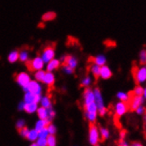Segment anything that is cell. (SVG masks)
Listing matches in <instances>:
<instances>
[{"label":"cell","mask_w":146,"mask_h":146,"mask_svg":"<svg viewBox=\"0 0 146 146\" xmlns=\"http://www.w3.org/2000/svg\"><path fill=\"white\" fill-rule=\"evenodd\" d=\"M37 137H38V132L36 129H32L29 132L27 138H29V140L30 141H35L36 139H37Z\"/></svg>","instance_id":"25"},{"label":"cell","mask_w":146,"mask_h":146,"mask_svg":"<svg viewBox=\"0 0 146 146\" xmlns=\"http://www.w3.org/2000/svg\"><path fill=\"white\" fill-rule=\"evenodd\" d=\"M63 68H64V71L66 74H73L74 72V69H73V68L67 66H63Z\"/></svg>","instance_id":"40"},{"label":"cell","mask_w":146,"mask_h":146,"mask_svg":"<svg viewBox=\"0 0 146 146\" xmlns=\"http://www.w3.org/2000/svg\"><path fill=\"white\" fill-rule=\"evenodd\" d=\"M54 82H55V77H54V74L51 73V72H47L45 73V75H44V81L42 82H44L48 85V89L49 90H51V89L53 88V84H54ZM48 90V91H49Z\"/></svg>","instance_id":"13"},{"label":"cell","mask_w":146,"mask_h":146,"mask_svg":"<svg viewBox=\"0 0 146 146\" xmlns=\"http://www.w3.org/2000/svg\"><path fill=\"white\" fill-rule=\"evenodd\" d=\"M118 98L121 99L122 102H127V94L119 92V93H118Z\"/></svg>","instance_id":"37"},{"label":"cell","mask_w":146,"mask_h":146,"mask_svg":"<svg viewBox=\"0 0 146 146\" xmlns=\"http://www.w3.org/2000/svg\"><path fill=\"white\" fill-rule=\"evenodd\" d=\"M104 44H105V45H106V47H108V48H111V47H115V46H116V42H115L114 41H113V40H110V39L106 40V41L104 42Z\"/></svg>","instance_id":"34"},{"label":"cell","mask_w":146,"mask_h":146,"mask_svg":"<svg viewBox=\"0 0 146 146\" xmlns=\"http://www.w3.org/2000/svg\"><path fill=\"white\" fill-rule=\"evenodd\" d=\"M18 131H19V133H20V135H21V136L25 137V138H27V137H28V135H29V130L28 129V127H23L22 128H21V129L18 130Z\"/></svg>","instance_id":"31"},{"label":"cell","mask_w":146,"mask_h":146,"mask_svg":"<svg viewBox=\"0 0 146 146\" xmlns=\"http://www.w3.org/2000/svg\"><path fill=\"white\" fill-rule=\"evenodd\" d=\"M131 73L136 84H139L146 81V66H143L139 68L134 63L133 67L131 69Z\"/></svg>","instance_id":"2"},{"label":"cell","mask_w":146,"mask_h":146,"mask_svg":"<svg viewBox=\"0 0 146 146\" xmlns=\"http://www.w3.org/2000/svg\"><path fill=\"white\" fill-rule=\"evenodd\" d=\"M48 135H49V132L47 130V127L46 128H44V129H42L41 131L38 132L39 138H47Z\"/></svg>","instance_id":"32"},{"label":"cell","mask_w":146,"mask_h":146,"mask_svg":"<svg viewBox=\"0 0 146 146\" xmlns=\"http://www.w3.org/2000/svg\"><path fill=\"white\" fill-rule=\"evenodd\" d=\"M83 97H84V106L91 104V103L95 102V96H94V92L90 88H87L84 90Z\"/></svg>","instance_id":"11"},{"label":"cell","mask_w":146,"mask_h":146,"mask_svg":"<svg viewBox=\"0 0 146 146\" xmlns=\"http://www.w3.org/2000/svg\"><path fill=\"white\" fill-rule=\"evenodd\" d=\"M44 75H45V72L42 71V70H39V71H37L35 74V77H36V81H38V82H42V81H44Z\"/></svg>","instance_id":"28"},{"label":"cell","mask_w":146,"mask_h":146,"mask_svg":"<svg viewBox=\"0 0 146 146\" xmlns=\"http://www.w3.org/2000/svg\"><path fill=\"white\" fill-rule=\"evenodd\" d=\"M55 55V44H48L42 53V59L44 63H49L51 59H53Z\"/></svg>","instance_id":"4"},{"label":"cell","mask_w":146,"mask_h":146,"mask_svg":"<svg viewBox=\"0 0 146 146\" xmlns=\"http://www.w3.org/2000/svg\"><path fill=\"white\" fill-rule=\"evenodd\" d=\"M89 129H90V143L92 145L96 146L98 145V143L99 141V135H98V127L95 122H90Z\"/></svg>","instance_id":"6"},{"label":"cell","mask_w":146,"mask_h":146,"mask_svg":"<svg viewBox=\"0 0 146 146\" xmlns=\"http://www.w3.org/2000/svg\"><path fill=\"white\" fill-rule=\"evenodd\" d=\"M44 61H42V58L37 57L36 58L32 59V60H29L26 61V66H27L28 69L30 72H34V71H39L42 70V68L44 67Z\"/></svg>","instance_id":"5"},{"label":"cell","mask_w":146,"mask_h":146,"mask_svg":"<svg viewBox=\"0 0 146 146\" xmlns=\"http://www.w3.org/2000/svg\"><path fill=\"white\" fill-rule=\"evenodd\" d=\"M106 61V59L105 56H103V55H99V56H97V57H90L89 58V63L90 64H95V65H98L99 66H105Z\"/></svg>","instance_id":"14"},{"label":"cell","mask_w":146,"mask_h":146,"mask_svg":"<svg viewBox=\"0 0 146 146\" xmlns=\"http://www.w3.org/2000/svg\"><path fill=\"white\" fill-rule=\"evenodd\" d=\"M143 96H144V98H146V89L143 90Z\"/></svg>","instance_id":"47"},{"label":"cell","mask_w":146,"mask_h":146,"mask_svg":"<svg viewBox=\"0 0 146 146\" xmlns=\"http://www.w3.org/2000/svg\"><path fill=\"white\" fill-rule=\"evenodd\" d=\"M61 59L63 60L62 66H67L73 68V69H74V68L77 66V63H78V61H77V59L73 56L66 55L65 57H62Z\"/></svg>","instance_id":"10"},{"label":"cell","mask_w":146,"mask_h":146,"mask_svg":"<svg viewBox=\"0 0 146 146\" xmlns=\"http://www.w3.org/2000/svg\"><path fill=\"white\" fill-rule=\"evenodd\" d=\"M23 127H25V121H23V119H21V121H18L16 123V127L17 129L20 130L21 128H22Z\"/></svg>","instance_id":"39"},{"label":"cell","mask_w":146,"mask_h":146,"mask_svg":"<svg viewBox=\"0 0 146 146\" xmlns=\"http://www.w3.org/2000/svg\"><path fill=\"white\" fill-rule=\"evenodd\" d=\"M144 131H145V133H146V122H145V127H144Z\"/></svg>","instance_id":"49"},{"label":"cell","mask_w":146,"mask_h":146,"mask_svg":"<svg viewBox=\"0 0 146 146\" xmlns=\"http://www.w3.org/2000/svg\"><path fill=\"white\" fill-rule=\"evenodd\" d=\"M113 75V73L110 70V68L106 66H102L100 67V76L103 79H109Z\"/></svg>","instance_id":"15"},{"label":"cell","mask_w":146,"mask_h":146,"mask_svg":"<svg viewBox=\"0 0 146 146\" xmlns=\"http://www.w3.org/2000/svg\"><path fill=\"white\" fill-rule=\"evenodd\" d=\"M40 102H41L42 107H45L47 109L51 108V101L50 99V97H44V98H41Z\"/></svg>","instance_id":"24"},{"label":"cell","mask_w":146,"mask_h":146,"mask_svg":"<svg viewBox=\"0 0 146 146\" xmlns=\"http://www.w3.org/2000/svg\"><path fill=\"white\" fill-rule=\"evenodd\" d=\"M19 59V51L18 50H13L10 54L8 55V60L11 63H14Z\"/></svg>","instance_id":"22"},{"label":"cell","mask_w":146,"mask_h":146,"mask_svg":"<svg viewBox=\"0 0 146 146\" xmlns=\"http://www.w3.org/2000/svg\"><path fill=\"white\" fill-rule=\"evenodd\" d=\"M26 92H31L33 94H36V95H41L42 93V88L41 86L36 82H31L28 84V86L24 89Z\"/></svg>","instance_id":"9"},{"label":"cell","mask_w":146,"mask_h":146,"mask_svg":"<svg viewBox=\"0 0 146 146\" xmlns=\"http://www.w3.org/2000/svg\"><path fill=\"white\" fill-rule=\"evenodd\" d=\"M125 135H126V131H121V140H124V136H125Z\"/></svg>","instance_id":"44"},{"label":"cell","mask_w":146,"mask_h":146,"mask_svg":"<svg viewBox=\"0 0 146 146\" xmlns=\"http://www.w3.org/2000/svg\"><path fill=\"white\" fill-rule=\"evenodd\" d=\"M90 82H91V79H90V76H86L85 78L82 80V84H81V86H84V87H86V86H89L90 85Z\"/></svg>","instance_id":"35"},{"label":"cell","mask_w":146,"mask_h":146,"mask_svg":"<svg viewBox=\"0 0 146 146\" xmlns=\"http://www.w3.org/2000/svg\"><path fill=\"white\" fill-rule=\"evenodd\" d=\"M30 146H37V144H36V143H33V144H31Z\"/></svg>","instance_id":"48"},{"label":"cell","mask_w":146,"mask_h":146,"mask_svg":"<svg viewBox=\"0 0 146 146\" xmlns=\"http://www.w3.org/2000/svg\"><path fill=\"white\" fill-rule=\"evenodd\" d=\"M24 104H25V103H21V104L19 105V109H20V110L24 109Z\"/></svg>","instance_id":"45"},{"label":"cell","mask_w":146,"mask_h":146,"mask_svg":"<svg viewBox=\"0 0 146 146\" xmlns=\"http://www.w3.org/2000/svg\"><path fill=\"white\" fill-rule=\"evenodd\" d=\"M47 130L49 132V134L50 135H54L56 133V127H54V125L52 124H49L48 127H47Z\"/></svg>","instance_id":"36"},{"label":"cell","mask_w":146,"mask_h":146,"mask_svg":"<svg viewBox=\"0 0 146 146\" xmlns=\"http://www.w3.org/2000/svg\"><path fill=\"white\" fill-rule=\"evenodd\" d=\"M36 144H37V146H47L46 138H39Z\"/></svg>","instance_id":"38"},{"label":"cell","mask_w":146,"mask_h":146,"mask_svg":"<svg viewBox=\"0 0 146 146\" xmlns=\"http://www.w3.org/2000/svg\"><path fill=\"white\" fill-rule=\"evenodd\" d=\"M144 110H145V108H144V107H143V106H139L138 108L136 109V111H137V113H138V114H142V113H144Z\"/></svg>","instance_id":"41"},{"label":"cell","mask_w":146,"mask_h":146,"mask_svg":"<svg viewBox=\"0 0 146 146\" xmlns=\"http://www.w3.org/2000/svg\"><path fill=\"white\" fill-rule=\"evenodd\" d=\"M24 110L28 113H33L34 111L37 110V104H35V103H25Z\"/></svg>","instance_id":"17"},{"label":"cell","mask_w":146,"mask_h":146,"mask_svg":"<svg viewBox=\"0 0 146 146\" xmlns=\"http://www.w3.org/2000/svg\"><path fill=\"white\" fill-rule=\"evenodd\" d=\"M29 58V52L27 50H21V51H19V59L22 62H26L28 61Z\"/></svg>","instance_id":"23"},{"label":"cell","mask_w":146,"mask_h":146,"mask_svg":"<svg viewBox=\"0 0 146 146\" xmlns=\"http://www.w3.org/2000/svg\"><path fill=\"white\" fill-rule=\"evenodd\" d=\"M94 96H95V101H96L97 107L98 109V113H99V114L101 116H104L106 114V109L104 106V104H103L101 92H100L98 88L95 89V90H94Z\"/></svg>","instance_id":"7"},{"label":"cell","mask_w":146,"mask_h":146,"mask_svg":"<svg viewBox=\"0 0 146 146\" xmlns=\"http://www.w3.org/2000/svg\"><path fill=\"white\" fill-rule=\"evenodd\" d=\"M119 146H127V144L124 142V140H119Z\"/></svg>","instance_id":"43"},{"label":"cell","mask_w":146,"mask_h":146,"mask_svg":"<svg viewBox=\"0 0 146 146\" xmlns=\"http://www.w3.org/2000/svg\"><path fill=\"white\" fill-rule=\"evenodd\" d=\"M100 133H101V141H105L109 137V131L106 128H100Z\"/></svg>","instance_id":"30"},{"label":"cell","mask_w":146,"mask_h":146,"mask_svg":"<svg viewBox=\"0 0 146 146\" xmlns=\"http://www.w3.org/2000/svg\"><path fill=\"white\" fill-rule=\"evenodd\" d=\"M49 124H50V121H48L47 119H40L39 121H37V123L36 125V130L37 132H39L42 129H44V128H46Z\"/></svg>","instance_id":"18"},{"label":"cell","mask_w":146,"mask_h":146,"mask_svg":"<svg viewBox=\"0 0 146 146\" xmlns=\"http://www.w3.org/2000/svg\"><path fill=\"white\" fill-rule=\"evenodd\" d=\"M127 110L131 111H136V109L143 104V97L136 96L134 91H129L127 94Z\"/></svg>","instance_id":"1"},{"label":"cell","mask_w":146,"mask_h":146,"mask_svg":"<svg viewBox=\"0 0 146 146\" xmlns=\"http://www.w3.org/2000/svg\"><path fill=\"white\" fill-rule=\"evenodd\" d=\"M56 17H57L56 13H54V12H48V13H45L44 15H42V21H44V22H45V21H50L55 20Z\"/></svg>","instance_id":"20"},{"label":"cell","mask_w":146,"mask_h":146,"mask_svg":"<svg viewBox=\"0 0 146 146\" xmlns=\"http://www.w3.org/2000/svg\"><path fill=\"white\" fill-rule=\"evenodd\" d=\"M133 91L136 96H143V89L139 85H137Z\"/></svg>","instance_id":"33"},{"label":"cell","mask_w":146,"mask_h":146,"mask_svg":"<svg viewBox=\"0 0 146 146\" xmlns=\"http://www.w3.org/2000/svg\"><path fill=\"white\" fill-rule=\"evenodd\" d=\"M41 98V95H36V94H33L31 92H26L24 97L25 103H35V104L40 102Z\"/></svg>","instance_id":"12"},{"label":"cell","mask_w":146,"mask_h":146,"mask_svg":"<svg viewBox=\"0 0 146 146\" xmlns=\"http://www.w3.org/2000/svg\"><path fill=\"white\" fill-rule=\"evenodd\" d=\"M131 146H143V145H142V143H141L135 141V142H133V143H131Z\"/></svg>","instance_id":"42"},{"label":"cell","mask_w":146,"mask_h":146,"mask_svg":"<svg viewBox=\"0 0 146 146\" xmlns=\"http://www.w3.org/2000/svg\"><path fill=\"white\" fill-rule=\"evenodd\" d=\"M127 111V106L126 102H119L116 105L115 107V115H114V123L117 127L121 128V123H119V119L122 115H124Z\"/></svg>","instance_id":"3"},{"label":"cell","mask_w":146,"mask_h":146,"mask_svg":"<svg viewBox=\"0 0 146 146\" xmlns=\"http://www.w3.org/2000/svg\"><path fill=\"white\" fill-rule=\"evenodd\" d=\"M37 114L41 119H46L48 118V109L45 107H40L37 109Z\"/></svg>","instance_id":"21"},{"label":"cell","mask_w":146,"mask_h":146,"mask_svg":"<svg viewBox=\"0 0 146 146\" xmlns=\"http://www.w3.org/2000/svg\"><path fill=\"white\" fill-rule=\"evenodd\" d=\"M90 69L92 74L94 75V77H95V80L98 81V77L100 76V66L98 65H95V64H92L90 66Z\"/></svg>","instance_id":"19"},{"label":"cell","mask_w":146,"mask_h":146,"mask_svg":"<svg viewBox=\"0 0 146 146\" xmlns=\"http://www.w3.org/2000/svg\"><path fill=\"white\" fill-rule=\"evenodd\" d=\"M96 146H98V145H96Z\"/></svg>","instance_id":"50"},{"label":"cell","mask_w":146,"mask_h":146,"mask_svg":"<svg viewBox=\"0 0 146 146\" xmlns=\"http://www.w3.org/2000/svg\"><path fill=\"white\" fill-rule=\"evenodd\" d=\"M15 81L18 82L23 89H25L28 86V84L30 82V78L29 75L26 73H20V74H16L14 76Z\"/></svg>","instance_id":"8"},{"label":"cell","mask_w":146,"mask_h":146,"mask_svg":"<svg viewBox=\"0 0 146 146\" xmlns=\"http://www.w3.org/2000/svg\"><path fill=\"white\" fill-rule=\"evenodd\" d=\"M85 116L90 121V122H95L97 113H85Z\"/></svg>","instance_id":"29"},{"label":"cell","mask_w":146,"mask_h":146,"mask_svg":"<svg viewBox=\"0 0 146 146\" xmlns=\"http://www.w3.org/2000/svg\"><path fill=\"white\" fill-rule=\"evenodd\" d=\"M38 27H39V28H44V21L41 22V23L38 25Z\"/></svg>","instance_id":"46"},{"label":"cell","mask_w":146,"mask_h":146,"mask_svg":"<svg viewBox=\"0 0 146 146\" xmlns=\"http://www.w3.org/2000/svg\"><path fill=\"white\" fill-rule=\"evenodd\" d=\"M140 61L139 64L146 66V50H142L140 52Z\"/></svg>","instance_id":"26"},{"label":"cell","mask_w":146,"mask_h":146,"mask_svg":"<svg viewBox=\"0 0 146 146\" xmlns=\"http://www.w3.org/2000/svg\"><path fill=\"white\" fill-rule=\"evenodd\" d=\"M60 65H61L60 61L58 60V59H51V60L47 65V71L48 72H51L54 69H58Z\"/></svg>","instance_id":"16"},{"label":"cell","mask_w":146,"mask_h":146,"mask_svg":"<svg viewBox=\"0 0 146 146\" xmlns=\"http://www.w3.org/2000/svg\"><path fill=\"white\" fill-rule=\"evenodd\" d=\"M47 146H56V139L54 135H50L47 136Z\"/></svg>","instance_id":"27"}]
</instances>
